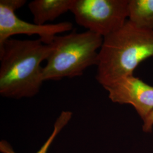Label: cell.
<instances>
[{
    "mask_svg": "<svg viewBox=\"0 0 153 153\" xmlns=\"http://www.w3.org/2000/svg\"><path fill=\"white\" fill-rule=\"evenodd\" d=\"M104 88L113 103L131 105L142 121L153 111V86L134 75Z\"/></svg>",
    "mask_w": 153,
    "mask_h": 153,
    "instance_id": "cell-6",
    "label": "cell"
},
{
    "mask_svg": "<svg viewBox=\"0 0 153 153\" xmlns=\"http://www.w3.org/2000/svg\"><path fill=\"white\" fill-rule=\"evenodd\" d=\"M73 0H34L28 4L33 23L44 25L70 11Z\"/></svg>",
    "mask_w": 153,
    "mask_h": 153,
    "instance_id": "cell-7",
    "label": "cell"
},
{
    "mask_svg": "<svg viewBox=\"0 0 153 153\" xmlns=\"http://www.w3.org/2000/svg\"><path fill=\"white\" fill-rule=\"evenodd\" d=\"M153 58V30L137 27L129 21L103 38L99 51L96 79L103 88L133 75L142 62Z\"/></svg>",
    "mask_w": 153,
    "mask_h": 153,
    "instance_id": "cell-2",
    "label": "cell"
},
{
    "mask_svg": "<svg viewBox=\"0 0 153 153\" xmlns=\"http://www.w3.org/2000/svg\"><path fill=\"white\" fill-rule=\"evenodd\" d=\"M73 113L69 111H63L55 121L53 130L49 138L36 153H47L49 147L54 141L55 138L71 120ZM0 152L1 153H16L11 145L5 140L0 142Z\"/></svg>",
    "mask_w": 153,
    "mask_h": 153,
    "instance_id": "cell-9",
    "label": "cell"
},
{
    "mask_svg": "<svg viewBox=\"0 0 153 153\" xmlns=\"http://www.w3.org/2000/svg\"><path fill=\"white\" fill-rule=\"evenodd\" d=\"M26 0L0 1V47L13 35H37L44 44H49L58 33L71 31L73 24L69 22L38 25L19 19L15 12L26 3Z\"/></svg>",
    "mask_w": 153,
    "mask_h": 153,
    "instance_id": "cell-5",
    "label": "cell"
},
{
    "mask_svg": "<svg viewBox=\"0 0 153 153\" xmlns=\"http://www.w3.org/2000/svg\"><path fill=\"white\" fill-rule=\"evenodd\" d=\"M142 131L145 133L153 131V111L142 121Z\"/></svg>",
    "mask_w": 153,
    "mask_h": 153,
    "instance_id": "cell-10",
    "label": "cell"
},
{
    "mask_svg": "<svg viewBox=\"0 0 153 153\" xmlns=\"http://www.w3.org/2000/svg\"><path fill=\"white\" fill-rule=\"evenodd\" d=\"M129 0H73L71 10L76 23L105 37L128 19Z\"/></svg>",
    "mask_w": 153,
    "mask_h": 153,
    "instance_id": "cell-4",
    "label": "cell"
},
{
    "mask_svg": "<svg viewBox=\"0 0 153 153\" xmlns=\"http://www.w3.org/2000/svg\"><path fill=\"white\" fill-rule=\"evenodd\" d=\"M103 41V37L90 31L56 36L43 67L44 81L81 76L88 67L97 65Z\"/></svg>",
    "mask_w": 153,
    "mask_h": 153,
    "instance_id": "cell-3",
    "label": "cell"
},
{
    "mask_svg": "<svg viewBox=\"0 0 153 153\" xmlns=\"http://www.w3.org/2000/svg\"><path fill=\"white\" fill-rule=\"evenodd\" d=\"M40 39H9L0 47V94L6 98H32L44 82L42 62L51 52Z\"/></svg>",
    "mask_w": 153,
    "mask_h": 153,
    "instance_id": "cell-1",
    "label": "cell"
},
{
    "mask_svg": "<svg viewBox=\"0 0 153 153\" xmlns=\"http://www.w3.org/2000/svg\"><path fill=\"white\" fill-rule=\"evenodd\" d=\"M128 20L137 27L153 30V0H129Z\"/></svg>",
    "mask_w": 153,
    "mask_h": 153,
    "instance_id": "cell-8",
    "label": "cell"
}]
</instances>
